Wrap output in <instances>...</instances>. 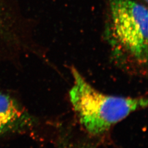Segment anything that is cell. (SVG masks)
Returning a JSON list of instances; mask_svg holds the SVG:
<instances>
[{
    "label": "cell",
    "instance_id": "obj_1",
    "mask_svg": "<svg viewBox=\"0 0 148 148\" xmlns=\"http://www.w3.org/2000/svg\"><path fill=\"white\" fill-rule=\"evenodd\" d=\"M104 34L118 66L133 74H147V5L136 0H106Z\"/></svg>",
    "mask_w": 148,
    "mask_h": 148
},
{
    "label": "cell",
    "instance_id": "obj_2",
    "mask_svg": "<svg viewBox=\"0 0 148 148\" xmlns=\"http://www.w3.org/2000/svg\"><path fill=\"white\" fill-rule=\"evenodd\" d=\"M73 85L70 101L80 124L92 137H100L135 111L147 107V98L127 97L101 93L71 68Z\"/></svg>",
    "mask_w": 148,
    "mask_h": 148
},
{
    "label": "cell",
    "instance_id": "obj_3",
    "mask_svg": "<svg viewBox=\"0 0 148 148\" xmlns=\"http://www.w3.org/2000/svg\"><path fill=\"white\" fill-rule=\"evenodd\" d=\"M27 21L13 0H0V61L13 62L31 49Z\"/></svg>",
    "mask_w": 148,
    "mask_h": 148
},
{
    "label": "cell",
    "instance_id": "obj_4",
    "mask_svg": "<svg viewBox=\"0 0 148 148\" xmlns=\"http://www.w3.org/2000/svg\"><path fill=\"white\" fill-rule=\"evenodd\" d=\"M34 117L12 95L0 90V137L30 130Z\"/></svg>",
    "mask_w": 148,
    "mask_h": 148
},
{
    "label": "cell",
    "instance_id": "obj_5",
    "mask_svg": "<svg viewBox=\"0 0 148 148\" xmlns=\"http://www.w3.org/2000/svg\"><path fill=\"white\" fill-rule=\"evenodd\" d=\"M97 144L95 142L85 141L80 143H74L65 145L59 148H97Z\"/></svg>",
    "mask_w": 148,
    "mask_h": 148
},
{
    "label": "cell",
    "instance_id": "obj_6",
    "mask_svg": "<svg viewBox=\"0 0 148 148\" xmlns=\"http://www.w3.org/2000/svg\"><path fill=\"white\" fill-rule=\"evenodd\" d=\"M145 5H148V0H136Z\"/></svg>",
    "mask_w": 148,
    "mask_h": 148
}]
</instances>
